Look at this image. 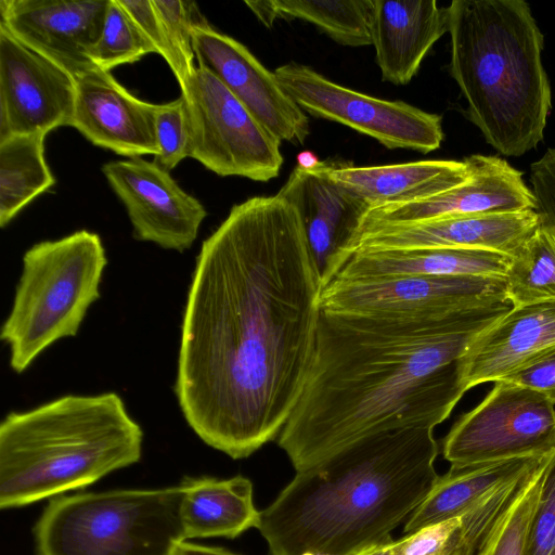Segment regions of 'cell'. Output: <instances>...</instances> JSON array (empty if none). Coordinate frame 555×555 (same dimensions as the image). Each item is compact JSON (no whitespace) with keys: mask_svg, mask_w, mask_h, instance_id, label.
<instances>
[{"mask_svg":"<svg viewBox=\"0 0 555 555\" xmlns=\"http://www.w3.org/2000/svg\"><path fill=\"white\" fill-rule=\"evenodd\" d=\"M321 288L299 214L278 194L234 205L203 242L175 392L206 444L238 460L279 437L307 380Z\"/></svg>","mask_w":555,"mask_h":555,"instance_id":"6da1fadb","label":"cell"},{"mask_svg":"<svg viewBox=\"0 0 555 555\" xmlns=\"http://www.w3.org/2000/svg\"><path fill=\"white\" fill-rule=\"evenodd\" d=\"M511 308L450 317L321 310L307 380L278 444L300 472L376 434L435 428L465 393L457 361Z\"/></svg>","mask_w":555,"mask_h":555,"instance_id":"7a4b0ae2","label":"cell"},{"mask_svg":"<svg viewBox=\"0 0 555 555\" xmlns=\"http://www.w3.org/2000/svg\"><path fill=\"white\" fill-rule=\"evenodd\" d=\"M438 452L430 427L361 439L297 472L257 529L271 555H357L389 543L434 489Z\"/></svg>","mask_w":555,"mask_h":555,"instance_id":"3957f363","label":"cell"},{"mask_svg":"<svg viewBox=\"0 0 555 555\" xmlns=\"http://www.w3.org/2000/svg\"><path fill=\"white\" fill-rule=\"evenodd\" d=\"M450 74L487 143L518 157L544 138L552 92L544 37L524 0H454Z\"/></svg>","mask_w":555,"mask_h":555,"instance_id":"277c9868","label":"cell"},{"mask_svg":"<svg viewBox=\"0 0 555 555\" xmlns=\"http://www.w3.org/2000/svg\"><path fill=\"white\" fill-rule=\"evenodd\" d=\"M143 431L116 392L66 395L0 424V507L82 489L142 455Z\"/></svg>","mask_w":555,"mask_h":555,"instance_id":"5b68a950","label":"cell"},{"mask_svg":"<svg viewBox=\"0 0 555 555\" xmlns=\"http://www.w3.org/2000/svg\"><path fill=\"white\" fill-rule=\"evenodd\" d=\"M106 264L101 237L88 230L37 243L24 254L0 332L14 372H24L56 340L77 335L89 307L100 298Z\"/></svg>","mask_w":555,"mask_h":555,"instance_id":"8992f818","label":"cell"},{"mask_svg":"<svg viewBox=\"0 0 555 555\" xmlns=\"http://www.w3.org/2000/svg\"><path fill=\"white\" fill-rule=\"evenodd\" d=\"M184 488L57 495L35 528L36 555H173Z\"/></svg>","mask_w":555,"mask_h":555,"instance_id":"52a82bcc","label":"cell"},{"mask_svg":"<svg viewBox=\"0 0 555 555\" xmlns=\"http://www.w3.org/2000/svg\"><path fill=\"white\" fill-rule=\"evenodd\" d=\"M189 157L221 177L268 182L283 165L281 142L209 70L196 67L181 90Z\"/></svg>","mask_w":555,"mask_h":555,"instance_id":"ba28073f","label":"cell"},{"mask_svg":"<svg viewBox=\"0 0 555 555\" xmlns=\"http://www.w3.org/2000/svg\"><path fill=\"white\" fill-rule=\"evenodd\" d=\"M555 449V404L529 388L499 380L462 414L442 441L453 467L544 456Z\"/></svg>","mask_w":555,"mask_h":555,"instance_id":"9c48e42d","label":"cell"},{"mask_svg":"<svg viewBox=\"0 0 555 555\" xmlns=\"http://www.w3.org/2000/svg\"><path fill=\"white\" fill-rule=\"evenodd\" d=\"M274 74L304 112L348 126L387 149L427 154L441 145L444 134L438 114L354 91L295 62L279 66Z\"/></svg>","mask_w":555,"mask_h":555,"instance_id":"30bf717a","label":"cell"},{"mask_svg":"<svg viewBox=\"0 0 555 555\" xmlns=\"http://www.w3.org/2000/svg\"><path fill=\"white\" fill-rule=\"evenodd\" d=\"M507 304L505 279L487 276L332 280L320 296L321 310L370 315L450 317Z\"/></svg>","mask_w":555,"mask_h":555,"instance_id":"8fae6325","label":"cell"},{"mask_svg":"<svg viewBox=\"0 0 555 555\" xmlns=\"http://www.w3.org/2000/svg\"><path fill=\"white\" fill-rule=\"evenodd\" d=\"M76 80L0 24V140L70 126Z\"/></svg>","mask_w":555,"mask_h":555,"instance_id":"7c38bea8","label":"cell"},{"mask_svg":"<svg viewBox=\"0 0 555 555\" xmlns=\"http://www.w3.org/2000/svg\"><path fill=\"white\" fill-rule=\"evenodd\" d=\"M102 171L127 210L135 240L180 253L193 245L207 211L169 171L142 157L108 162Z\"/></svg>","mask_w":555,"mask_h":555,"instance_id":"4fadbf2b","label":"cell"},{"mask_svg":"<svg viewBox=\"0 0 555 555\" xmlns=\"http://www.w3.org/2000/svg\"><path fill=\"white\" fill-rule=\"evenodd\" d=\"M192 46L198 66L214 74L268 131L280 141H306L308 115L243 43L207 22L193 27Z\"/></svg>","mask_w":555,"mask_h":555,"instance_id":"5bb4252c","label":"cell"},{"mask_svg":"<svg viewBox=\"0 0 555 555\" xmlns=\"http://www.w3.org/2000/svg\"><path fill=\"white\" fill-rule=\"evenodd\" d=\"M540 225L534 209L360 228L339 253L356 249L462 248L512 257Z\"/></svg>","mask_w":555,"mask_h":555,"instance_id":"9a60e30c","label":"cell"},{"mask_svg":"<svg viewBox=\"0 0 555 555\" xmlns=\"http://www.w3.org/2000/svg\"><path fill=\"white\" fill-rule=\"evenodd\" d=\"M108 0H1L0 24L75 80L96 68L92 51Z\"/></svg>","mask_w":555,"mask_h":555,"instance_id":"2e32d148","label":"cell"},{"mask_svg":"<svg viewBox=\"0 0 555 555\" xmlns=\"http://www.w3.org/2000/svg\"><path fill=\"white\" fill-rule=\"evenodd\" d=\"M463 160L470 175L462 184L427 198L371 207L358 229L534 209V196L525 183L522 172L505 159L473 154Z\"/></svg>","mask_w":555,"mask_h":555,"instance_id":"e0dca14e","label":"cell"},{"mask_svg":"<svg viewBox=\"0 0 555 555\" xmlns=\"http://www.w3.org/2000/svg\"><path fill=\"white\" fill-rule=\"evenodd\" d=\"M157 107L131 94L109 72L94 68L76 79L70 126L92 144L118 155L155 156Z\"/></svg>","mask_w":555,"mask_h":555,"instance_id":"ac0fdd59","label":"cell"},{"mask_svg":"<svg viewBox=\"0 0 555 555\" xmlns=\"http://www.w3.org/2000/svg\"><path fill=\"white\" fill-rule=\"evenodd\" d=\"M555 348V300L511 308L457 361L464 391L502 380Z\"/></svg>","mask_w":555,"mask_h":555,"instance_id":"d6986e66","label":"cell"},{"mask_svg":"<svg viewBox=\"0 0 555 555\" xmlns=\"http://www.w3.org/2000/svg\"><path fill=\"white\" fill-rule=\"evenodd\" d=\"M278 195L297 209L322 274L332 258L347 246L370 209L366 202L328 177L327 162L308 168L298 165Z\"/></svg>","mask_w":555,"mask_h":555,"instance_id":"ffe728a7","label":"cell"},{"mask_svg":"<svg viewBox=\"0 0 555 555\" xmlns=\"http://www.w3.org/2000/svg\"><path fill=\"white\" fill-rule=\"evenodd\" d=\"M511 257L462 248L356 249L335 255L322 283L393 276H487L505 279Z\"/></svg>","mask_w":555,"mask_h":555,"instance_id":"44dd1931","label":"cell"},{"mask_svg":"<svg viewBox=\"0 0 555 555\" xmlns=\"http://www.w3.org/2000/svg\"><path fill=\"white\" fill-rule=\"evenodd\" d=\"M448 30V8L436 0H374L372 46L382 79L409 83Z\"/></svg>","mask_w":555,"mask_h":555,"instance_id":"7402d4cb","label":"cell"},{"mask_svg":"<svg viewBox=\"0 0 555 555\" xmlns=\"http://www.w3.org/2000/svg\"><path fill=\"white\" fill-rule=\"evenodd\" d=\"M327 175L371 208L443 193L465 182L470 171L464 160H417L366 167L327 162Z\"/></svg>","mask_w":555,"mask_h":555,"instance_id":"603a6c76","label":"cell"},{"mask_svg":"<svg viewBox=\"0 0 555 555\" xmlns=\"http://www.w3.org/2000/svg\"><path fill=\"white\" fill-rule=\"evenodd\" d=\"M181 521L185 541L195 538L233 539L257 528L259 512L253 501V483L243 476L230 479L186 477Z\"/></svg>","mask_w":555,"mask_h":555,"instance_id":"cb8c5ba5","label":"cell"},{"mask_svg":"<svg viewBox=\"0 0 555 555\" xmlns=\"http://www.w3.org/2000/svg\"><path fill=\"white\" fill-rule=\"evenodd\" d=\"M544 456L519 457L464 467H453L439 476L434 489L408 518L404 532L460 517L486 496L517 480Z\"/></svg>","mask_w":555,"mask_h":555,"instance_id":"d4e9b609","label":"cell"},{"mask_svg":"<svg viewBox=\"0 0 555 555\" xmlns=\"http://www.w3.org/2000/svg\"><path fill=\"white\" fill-rule=\"evenodd\" d=\"M46 134L0 140V225L4 228L33 199L54 183L44 157Z\"/></svg>","mask_w":555,"mask_h":555,"instance_id":"484cf974","label":"cell"},{"mask_svg":"<svg viewBox=\"0 0 555 555\" xmlns=\"http://www.w3.org/2000/svg\"><path fill=\"white\" fill-rule=\"evenodd\" d=\"M276 18L313 24L339 44H372L374 0H271Z\"/></svg>","mask_w":555,"mask_h":555,"instance_id":"4316f807","label":"cell"},{"mask_svg":"<svg viewBox=\"0 0 555 555\" xmlns=\"http://www.w3.org/2000/svg\"><path fill=\"white\" fill-rule=\"evenodd\" d=\"M512 308L555 300V237L539 225L511 257L505 275Z\"/></svg>","mask_w":555,"mask_h":555,"instance_id":"83f0119b","label":"cell"},{"mask_svg":"<svg viewBox=\"0 0 555 555\" xmlns=\"http://www.w3.org/2000/svg\"><path fill=\"white\" fill-rule=\"evenodd\" d=\"M547 454L496 524L477 555H526L530 526L538 506Z\"/></svg>","mask_w":555,"mask_h":555,"instance_id":"f1b7e54d","label":"cell"},{"mask_svg":"<svg viewBox=\"0 0 555 555\" xmlns=\"http://www.w3.org/2000/svg\"><path fill=\"white\" fill-rule=\"evenodd\" d=\"M153 4L169 48L168 65L182 90L196 69L192 29L207 21L193 1L153 0Z\"/></svg>","mask_w":555,"mask_h":555,"instance_id":"f546056e","label":"cell"},{"mask_svg":"<svg viewBox=\"0 0 555 555\" xmlns=\"http://www.w3.org/2000/svg\"><path fill=\"white\" fill-rule=\"evenodd\" d=\"M149 53H152L151 49L118 0H108L103 27L92 51L94 66L109 72Z\"/></svg>","mask_w":555,"mask_h":555,"instance_id":"4dcf8cb0","label":"cell"},{"mask_svg":"<svg viewBox=\"0 0 555 555\" xmlns=\"http://www.w3.org/2000/svg\"><path fill=\"white\" fill-rule=\"evenodd\" d=\"M461 517L430 525L393 541L389 555H476Z\"/></svg>","mask_w":555,"mask_h":555,"instance_id":"1f68e13d","label":"cell"},{"mask_svg":"<svg viewBox=\"0 0 555 555\" xmlns=\"http://www.w3.org/2000/svg\"><path fill=\"white\" fill-rule=\"evenodd\" d=\"M158 154L153 162L166 171L189 157V126L184 99L158 104L155 116Z\"/></svg>","mask_w":555,"mask_h":555,"instance_id":"d6a6232c","label":"cell"},{"mask_svg":"<svg viewBox=\"0 0 555 555\" xmlns=\"http://www.w3.org/2000/svg\"><path fill=\"white\" fill-rule=\"evenodd\" d=\"M526 555H555V449L550 453Z\"/></svg>","mask_w":555,"mask_h":555,"instance_id":"836d02e7","label":"cell"},{"mask_svg":"<svg viewBox=\"0 0 555 555\" xmlns=\"http://www.w3.org/2000/svg\"><path fill=\"white\" fill-rule=\"evenodd\" d=\"M530 184L540 225L555 237V147L531 164Z\"/></svg>","mask_w":555,"mask_h":555,"instance_id":"e575fe53","label":"cell"},{"mask_svg":"<svg viewBox=\"0 0 555 555\" xmlns=\"http://www.w3.org/2000/svg\"><path fill=\"white\" fill-rule=\"evenodd\" d=\"M118 2L133 22L152 53L159 54L168 64L170 52L153 0H118Z\"/></svg>","mask_w":555,"mask_h":555,"instance_id":"d590c367","label":"cell"},{"mask_svg":"<svg viewBox=\"0 0 555 555\" xmlns=\"http://www.w3.org/2000/svg\"><path fill=\"white\" fill-rule=\"evenodd\" d=\"M502 380L534 390L555 404V348Z\"/></svg>","mask_w":555,"mask_h":555,"instance_id":"8d00e7d4","label":"cell"},{"mask_svg":"<svg viewBox=\"0 0 555 555\" xmlns=\"http://www.w3.org/2000/svg\"><path fill=\"white\" fill-rule=\"evenodd\" d=\"M173 555H237L228 550L215 546H205L183 541L176 548Z\"/></svg>","mask_w":555,"mask_h":555,"instance_id":"74e56055","label":"cell"},{"mask_svg":"<svg viewBox=\"0 0 555 555\" xmlns=\"http://www.w3.org/2000/svg\"><path fill=\"white\" fill-rule=\"evenodd\" d=\"M392 542L393 541L371 548L367 555H389V546Z\"/></svg>","mask_w":555,"mask_h":555,"instance_id":"f35d334b","label":"cell"},{"mask_svg":"<svg viewBox=\"0 0 555 555\" xmlns=\"http://www.w3.org/2000/svg\"><path fill=\"white\" fill-rule=\"evenodd\" d=\"M370 550H371V548H370ZM370 550L364 551V552H362V553H359V554H357V555H367Z\"/></svg>","mask_w":555,"mask_h":555,"instance_id":"ab89813d","label":"cell"}]
</instances>
